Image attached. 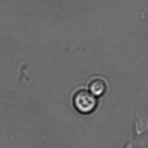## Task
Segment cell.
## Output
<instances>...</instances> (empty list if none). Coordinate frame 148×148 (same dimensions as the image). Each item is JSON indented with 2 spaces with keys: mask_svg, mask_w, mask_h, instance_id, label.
Here are the masks:
<instances>
[{
  "mask_svg": "<svg viewBox=\"0 0 148 148\" xmlns=\"http://www.w3.org/2000/svg\"><path fill=\"white\" fill-rule=\"evenodd\" d=\"M88 90L97 98H99L103 97L106 94L107 90V85L103 79H95L89 83Z\"/></svg>",
  "mask_w": 148,
  "mask_h": 148,
  "instance_id": "obj_2",
  "label": "cell"
},
{
  "mask_svg": "<svg viewBox=\"0 0 148 148\" xmlns=\"http://www.w3.org/2000/svg\"><path fill=\"white\" fill-rule=\"evenodd\" d=\"M73 103L75 109L80 113L89 115L97 110L99 101L98 98L88 90L82 89L74 95Z\"/></svg>",
  "mask_w": 148,
  "mask_h": 148,
  "instance_id": "obj_1",
  "label": "cell"
}]
</instances>
